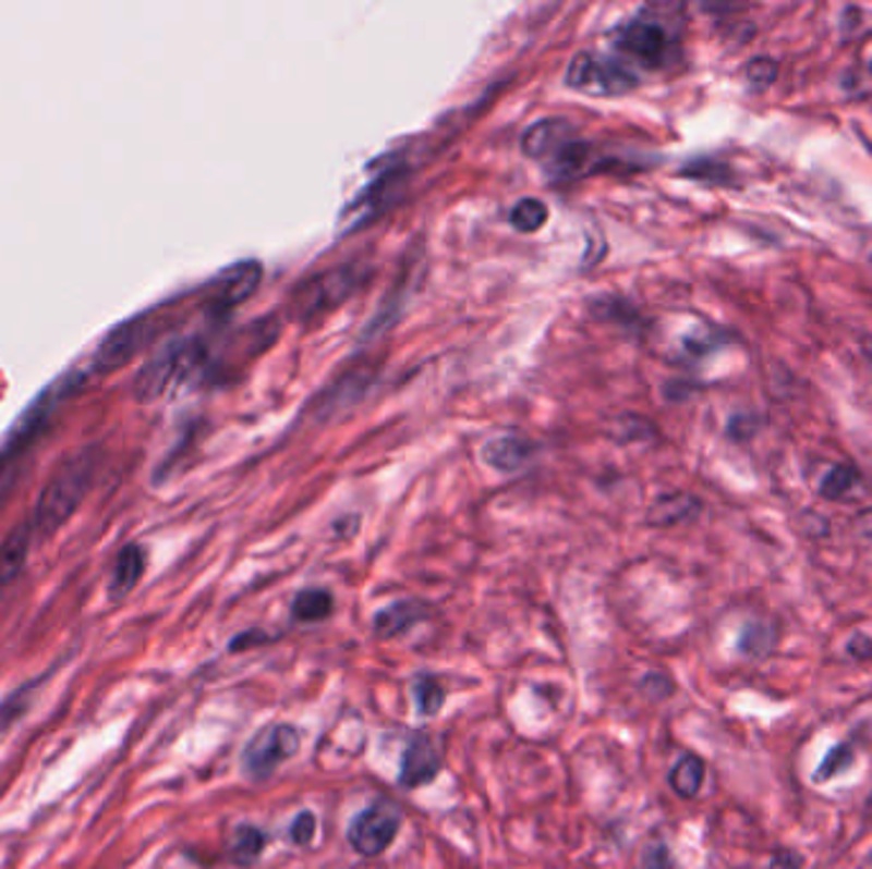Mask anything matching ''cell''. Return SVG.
I'll use <instances>...</instances> for the list:
<instances>
[{
    "instance_id": "1",
    "label": "cell",
    "mask_w": 872,
    "mask_h": 869,
    "mask_svg": "<svg viewBox=\"0 0 872 869\" xmlns=\"http://www.w3.org/2000/svg\"><path fill=\"white\" fill-rule=\"evenodd\" d=\"M95 464L97 452L93 446H85L64 456L62 464L51 472L28 518L34 536H51L72 518L93 485Z\"/></svg>"
},
{
    "instance_id": "2",
    "label": "cell",
    "mask_w": 872,
    "mask_h": 869,
    "mask_svg": "<svg viewBox=\"0 0 872 869\" xmlns=\"http://www.w3.org/2000/svg\"><path fill=\"white\" fill-rule=\"evenodd\" d=\"M202 359V344L194 340H169L154 352L152 357L143 363L138 376L133 380V393L138 401H156L177 383L179 378H184L186 372L194 370Z\"/></svg>"
},
{
    "instance_id": "3",
    "label": "cell",
    "mask_w": 872,
    "mask_h": 869,
    "mask_svg": "<svg viewBox=\"0 0 872 869\" xmlns=\"http://www.w3.org/2000/svg\"><path fill=\"white\" fill-rule=\"evenodd\" d=\"M638 74L630 70L626 62L618 59L600 57V54H577L569 62L567 70V85L571 89H579L584 95H600V97H615L628 95L630 89L638 87Z\"/></svg>"
},
{
    "instance_id": "4",
    "label": "cell",
    "mask_w": 872,
    "mask_h": 869,
    "mask_svg": "<svg viewBox=\"0 0 872 869\" xmlns=\"http://www.w3.org/2000/svg\"><path fill=\"white\" fill-rule=\"evenodd\" d=\"M299 732L291 724H266L253 734L243 750V770L253 781H266L274 770L294 758Z\"/></svg>"
},
{
    "instance_id": "5",
    "label": "cell",
    "mask_w": 872,
    "mask_h": 869,
    "mask_svg": "<svg viewBox=\"0 0 872 869\" xmlns=\"http://www.w3.org/2000/svg\"><path fill=\"white\" fill-rule=\"evenodd\" d=\"M360 281H363L360 266L332 268V271L322 273L310 283H304V289L299 291L294 298V309L302 319L319 317V314H325L329 309H337V306L358 289Z\"/></svg>"
},
{
    "instance_id": "6",
    "label": "cell",
    "mask_w": 872,
    "mask_h": 869,
    "mask_svg": "<svg viewBox=\"0 0 872 869\" xmlns=\"http://www.w3.org/2000/svg\"><path fill=\"white\" fill-rule=\"evenodd\" d=\"M401 829V811L390 800H378L352 819L348 829L350 846L363 857H378Z\"/></svg>"
},
{
    "instance_id": "7",
    "label": "cell",
    "mask_w": 872,
    "mask_h": 869,
    "mask_svg": "<svg viewBox=\"0 0 872 869\" xmlns=\"http://www.w3.org/2000/svg\"><path fill=\"white\" fill-rule=\"evenodd\" d=\"M152 329L154 327L148 317H131L125 321H118L116 327L105 332L100 344H97L95 367H100V370H116V367L125 365L148 342Z\"/></svg>"
},
{
    "instance_id": "8",
    "label": "cell",
    "mask_w": 872,
    "mask_h": 869,
    "mask_svg": "<svg viewBox=\"0 0 872 869\" xmlns=\"http://www.w3.org/2000/svg\"><path fill=\"white\" fill-rule=\"evenodd\" d=\"M618 49L626 51L638 62L658 66L668 59V51H671V39H668L666 28L656 24V21H645L635 19L628 21L626 26L618 28Z\"/></svg>"
},
{
    "instance_id": "9",
    "label": "cell",
    "mask_w": 872,
    "mask_h": 869,
    "mask_svg": "<svg viewBox=\"0 0 872 869\" xmlns=\"http://www.w3.org/2000/svg\"><path fill=\"white\" fill-rule=\"evenodd\" d=\"M441 770V758L436 752V745L424 734H419L416 739H411V745L405 747L403 760H401V773H398V783L403 788H421V785H428L439 775Z\"/></svg>"
},
{
    "instance_id": "10",
    "label": "cell",
    "mask_w": 872,
    "mask_h": 869,
    "mask_svg": "<svg viewBox=\"0 0 872 869\" xmlns=\"http://www.w3.org/2000/svg\"><path fill=\"white\" fill-rule=\"evenodd\" d=\"M263 279V268L258 260H243V264L228 268L217 276L213 283V296L217 306H235L245 302L247 296L258 289Z\"/></svg>"
},
{
    "instance_id": "11",
    "label": "cell",
    "mask_w": 872,
    "mask_h": 869,
    "mask_svg": "<svg viewBox=\"0 0 872 869\" xmlns=\"http://www.w3.org/2000/svg\"><path fill=\"white\" fill-rule=\"evenodd\" d=\"M571 140V125L567 120L559 118H548L533 123L529 131L523 133V154L531 156V159H546V156H554L559 148H564Z\"/></svg>"
},
{
    "instance_id": "12",
    "label": "cell",
    "mask_w": 872,
    "mask_h": 869,
    "mask_svg": "<svg viewBox=\"0 0 872 869\" xmlns=\"http://www.w3.org/2000/svg\"><path fill=\"white\" fill-rule=\"evenodd\" d=\"M533 456V444L518 437H498L483 446V462L498 472H518Z\"/></svg>"
},
{
    "instance_id": "13",
    "label": "cell",
    "mask_w": 872,
    "mask_h": 869,
    "mask_svg": "<svg viewBox=\"0 0 872 869\" xmlns=\"http://www.w3.org/2000/svg\"><path fill=\"white\" fill-rule=\"evenodd\" d=\"M32 541L34 530L28 521L11 528V534L3 538V543H0V587L13 582L21 574V568L26 564L28 549H32Z\"/></svg>"
},
{
    "instance_id": "14",
    "label": "cell",
    "mask_w": 872,
    "mask_h": 869,
    "mask_svg": "<svg viewBox=\"0 0 872 869\" xmlns=\"http://www.w3.org/2000/svg\"><path fill=\"white\" fill-rule=\"evenodd\" d=\"M426 610L421 602H413V599H403V602H393L386 610H380L373 620V633L378 638H396L419 623L424 617Z\"/></svg>"
},
{
    "instance_id": "15",
    "label": "cell",
    "mask_w": 872,
    "mask_h": 869,
    "mask_svg": "<svg viewBox=\"0 0 872 869\" xmlns=\"http://www.w3.org/2000/svg\"><path fill=\"white\" fill-rule=\"evenodd\" d=\"M592 163H595V148L584 144V140H569L567 146L552 156L548 174L554 179H577L588 174Z\"/></svg>"
},
{
    "instance_id": "16",
    "label": "cell",
    "mask_w": 872,
    "mask_h": 869,
    "mask_svg": "<svg viewBox=\"0 0 872 869\" xmlns=\"http://www.w3.org/2000/svg\"><path fill=\"white\" fill-rule=\"evenodd\" d=\"M143 566H146V556H143V549L138 543H128L120 549L116 566H112L110 576V595L112 597H125L135 584H138Z\"/></svg>"
},
{
    "instance_id": "17",
    "label": "cell",
    "mask_w": 872,
    "mask_h": 869,
    "mask_svg": "<svg viewBox=\"0 0 872 869\" xmlns=\"http://www.w3.org/2000/svg\"><path fill=\"white\" fill-rule=\"evenodd\" d=\"M860 490L862 477L852 464H834L822 477V482H819V494L824 500H834V503H847V500L857 498Z\"/></svg>"
},
{
    "instance_id": "18",
    "label": "cell",
    "mask_w": 872,
    "mask_h": 869,
    "mask_svg": "<svg viewBox=\"0 0 872 869\" xmlns=\"http://www.w3.org/2000/svg\"><path fill=\"white\" fill-rule=\"evenodd\" d=\"M702 505H699L697 498H691L687 492H674L664 494L656 505L651 507L649 521L653 526H676V523H687L691 518H697Z\"/></svg>"
},
{
    "instance_id": "19",
    "label": "cell",
    "mask_w": 872,
    "mask_h": 869,
    "mask_svg": "<svg viewBox=\"0 0 872 869\" xmlns=\"http://www.w3.org/2000/svg\"><path fill=\"white\" fill-rule=\"evenodd\" d=\"M263 849H266V834L253 823H240V827L232 829L228 852L230 859L235 861L238 867H251L253 861L261 859Z\"/></svg>"
},
{
    "instance_id": "20",
    "label": "cell",
    "mask_w": 872,
    "mask_h": 869,
    "mask_svg": "<svg viewBox=\"0 0 872 869\" xmlns=\"http://www.w3.org/2000/svg\"><path fill=\"white\" fill-rule=\"evenodd\" d=\"M704 760L697 758V755H683V758L676 762L668 773V785H671L676 796L681 798H694L699 791H702L704 783Z\"/></svg>"
},
{
    "instance_id": "21",
    "label": "cell",
    "mask_w": 872,
    "mask_h": 869,
    "mask_svg": "<svg viewBox=\"0 0 872 869\" xmlns=\"http://www.w3.org/2000/svg\"><path fill=\"white\" fill-rule=\"evenodd\" d=\"M335 612V599L327 589H304L294 597L291 614L296 623H322Z\"/></svg>"
},
{
    "instance_id": "22",
    "label": "cell",
    "mask_w": 872,
    "mask_h": 869,
    "mask_svg": "<svg viewBox=\"0 0 872 869\" xmlns=\"http://www.w3.org/2000/svg\"><path fill=\"white\" fill-rule=\"evenodd\" d=\"M413 696H416V709L421 717H436L445 703V688L434 676H416L413 678Z\"/></svg>"
},
{
    "instance_id": "23",
    "label": "cell",
    "mask_w": 872,
    "mask_h": 869,
    "mask_svg": "<svg viewBox=\"0 0 872 869\" xmlns=\"http://www.w3.org/2000/svg\"><path fill=\"white\" fill-rule=\"evenodd\" d=\"M546 220H548L546 205L541 199H533V197L521 199L513 207V212H510V222H513V228L521 232H536L544 228Z\"/></svg>"
},
{
    "instance_id": "24",
    "label": "cell",
    "mask_w": 872,
    "mask_h": 869,
    "mask_svg": "<svg viewBox=\"0 0 872 869\" xmlns=\"http://www.w3.org/2000/svg\"><path fill=\"white\" fill-rule=\"evenodd\" d=\"M778 77V64L771 57H755L746 66V82L753 93H765Z\"/></svg>"
},
{
    "instance_id": "25",
    "label": "cell",
    "mask_w": 872,
    "mask_h": 869,
    "mask_svg": "<svg viewBox=\"0 0 872 869\" xmlns=\"http://www.w3.org/2000/svg\"><path fill=\"white\" fill-rule=\"evenodd\" d=\"M683 174L694 176V179H702V182H714V184H725V182H730V179H732L730 169H727L725 163L710 161V159L691 161L689 167L683 169Z\"/></svg>"
},
{
    "instance_id": "26",
    "label": "cell",
    "mask_w": 872,
    "mask_h": 869,
    "mask_svg": "<svg viewBox=\"0 0 872 869\" xmlns=\"http://www.w3.org/2000/svg\"><path fill=\"white\" fill-rule=\"evenodd\" d=\"M852 758H855L852 745L841 742V745L834 747V750L824 758L822 768H819V773H816V781H826V778L841 773V770H845L847 766H852Z\"/></svg>"
},
{
    "instance_id": "27",
    "label": "cell",
    "mask_w": 872,
    "mask_h": 869,
    "mask_svg": "<svg viewBox=\"0 0 872 869\" xmlns=\"http://www.w3.org/2000/svg\"><path fill=\"white\" fill-rule=\"evenodd\" d=\"M314 834H317V819H314L312 811H302L296 816L294 821H291V829H289V839L299 846H306L312 844Z\"/></svg>"
},
{
    "instance_id": "28",
    "label": "cell",
    "mask_w": 872,
    "mask_h": 869,
    "mask_svg": "<svg viewBox=\"0 0 872 869\" xmlns=\"http://www.w3.org/2000/svg\"><path fill=\"white\" fill-rule=\"evenodd\" d=\"M771 642H773V635H771L768 627L750 625L746 631V635L740 638V648L746 650V653L758 656V653H763V650H768Z\"/></svg>"
},
{
    "instance_id": "29",
    "label": "cell",
    "mask_w": 872,
    "mask_h": 869,
    "mask_svg": "<svg viewBox=\"0 0 872 869\" xmlns=\"http://www.w3.org/2000/svg\"><path fill=\"white\" fill-rule=\"evenodd\" d=\"M263 642H270V638L266 633H261V631L240 633L238 638H232V642H230V653H240V650L253 648V646H263Z\"/></svg>"
},
{
    "instance_id": "30",
    "label": "cell",
    "mask_w": 872,
    "mask_h": 869,
    "mask_svg": "<svg viewBox=\"0 0 872 869\" xmlns=\"http://www.w3.org/2000/svg\"><path fill=\"white\" fill-rule=\"evenodd\" d=\"M643 865H645V869H668V867H671V857H668L666 846L656 844L653 849L645 852Z\"/></svg>"
},
{
    "instance_id": "31",
    "label": "cell",
    "mask_w": 872,
    "mask_h": 869,
    "mask_svg": "<svg viewBox=\"0 0 872 869\" xmlns=\"http://www.w3.org/2000/svg\"><path fill=\"white\" fill-rule=\"evenodd\" d=\"M755 433V418L753 416H735L730 421V437L748 439Z\"/></svg>"
},
{
    "instance_id": "32",
    "label": "cell",
    "mask_w": 872,
    "mask_h": 869,
    "mask_svg": "<svg viewBox=\"0 0 872 869\" xmlns=\"http://www.w3.org/2000/svg\"><path fill=\"white\" fill-rule=\"evenodd\" d=\"M771 869H801V857L796 852L780 849L771 861Z\"/></svg>"
},
{
    "instance_id": "33",
    "label": "cell",
    "mask_w": 872,
    "mask_h": 869,
    "mask_svg": "<svg viewBox=\"0 0 872 869\" xmlns=\"http://www.w3.org/2000/svg\"><path fill=\"white\" fill-rule=\"evenodd\" d=\"M855 530L864 538H872V507H864V511L857 513Z\"/></svg>"
},
{
    "instance_id": "34",
    "label": "cell",
    "mask_w": 872,
    "mask_h": 869,
    "mask_svg": "<svg viewBox=\"0 0 872 869\" xmlns=\"http://www.w3.org/2000/svg\"><path fill=\"white\" fill-rule=\"evenodd\" d=\"M870 72H872V62H870Z\"/></svg>"
}]
</instances>
